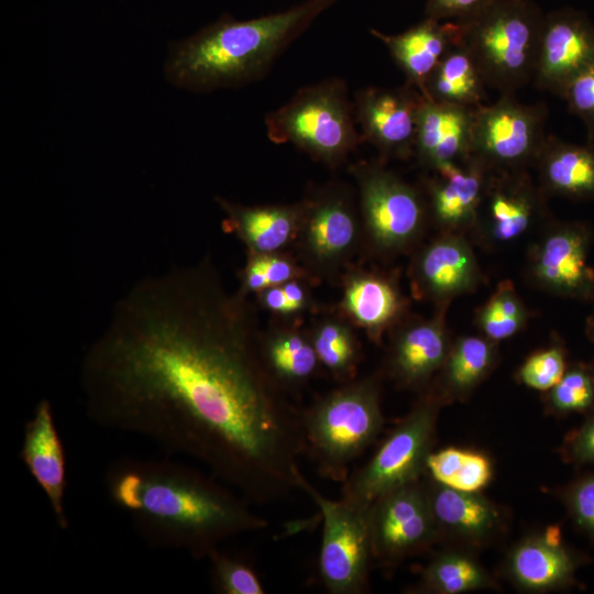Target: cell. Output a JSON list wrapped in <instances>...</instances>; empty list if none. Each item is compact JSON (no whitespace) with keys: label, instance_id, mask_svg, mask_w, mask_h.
Returning <instances> with one entry per match:
<instances>
[{"label":"cell","instance_id":"cell-37","mask_svg":"<svg viewBox=\"0 0 594 594\" xmlns=\"http://www.w3.org/2000/svg\"><path fill=\"white\" fill-rule=\"evenodd\" d=\"M571 113L580 117L587 129H594V61L576 73L559 95Z\"/></svg>","mask_w":594,"mask_h":594},{"label":"cell","instance_id":"cell-44","mask_svg":"<svg viewBox=\"0 0 594 594\" xmlns=\"http://www.w3.org/2000/svg\"><path fill=\"white\" fill-rule=\"evenodd\" d=\"M260 305L275 315L290 316V308L282 285L268 286L257 294Z\"/></svg>","mask_w":594,"mask_h":594},{"label":"cell","instance_id":"cell-12","mask_svg":"<svg viewBox=\"0 0 594 594\" xmlns=\"http://www.w3.org/2000/svg\"><path fill=\"white\" fill-rule=\"evenodd\" d=\"M369 520L373 560L383 565L420 553L439 539L420 480L378 497Z\"/></svg>","mask_w":594,"mask_h":594},{"label":"cell","instance_id":"cell-16","mask_svg":"<svg viewBox=\"0 0 594 594\" xmlns=\"http://www.w3.org/2000/svg\"><path fill=\"white\" fill-rule=\"evenodd\" d=\"M19 457L44 493L58 528L68 529L66 453L50 399H40L26 420Z\"/></svg>","mask_w":594,"mask_h":594},{"label":"cell","instance_id":"cell-13","mask_svg":"<svg viewBox=\"0 0 594 594\" xmlns=\"http://www.w3.org/2000/svg\"><path fill=\"white\" fill-rule=\"evenodd\" d=\"M424 96L413 86L364 87L353 95L356 125L362 142L387 158L407 160L415 155L417 116Z\"/></svg>","mask_w":594,"mask_h":594},{"label":"cell","instance_id":"cell-24","mask_svg":"<svg viewBox=\"0 0 594 594\" xmlns=\"http://www.w3.org/2000/svg\"><path fill=\"white\" fill-rule=\"evenodd\" d=\"M224 212L223 228L234 233L248 254L278 253L296 239L300 205L248 206L217 197Z\"/></svg>","mask_w":594,"mask_h":594},{"label":"cell","instance_id":"cell-46","mask_svg":"<svg viewBox=\"0 0 594 594\" xmlns=\"http://www.w3.org/2000/svg\"><path fill=\"white\" fill-rule=\"evenodd\" d=\"M588 135V146H591L594 150V129L587 133Z\"/></svg>","mask_w":594,"mask_h":594},{"label":"cell","instance_id":"cell-28","mask_svg":"<svg viewBox=\"0 0 594 594\" xmlns=\"http://www.w3.org/2000/svg\"><path fill=\"white\" fill-rule=\"evenodd\" d=\"M261 349L270 373L283 388L306 383L320 364L310 334L296 327L261 336Z\"/></svg>","mask_w":594,"mask_h":594},{"label":"cell","instance_id":"cell-1","mask_svg":"<svg viewBox=\"0 0 594 594\" xmlns=\"http://www.w3.org/2000/svg\"><path fill=\"white\" fill-rule=\"evenodd\" d=\"M246 297L207 255L139 279L85 350L79 386L99 426L193 458L265 505L299 490L305 439Z\"/></svg>","mask_w":594,"mask_h":594},{"label":"cell","instance_id":"cell-17","mask_svg":"<svg viewBox=\"0 0 594 594\" xmlns=\"http://www.w3.org/2000/svg\"><path fill=\"white\" fill-rule=\"evenodd\" d=\"M543 189L525 170L493 173L480 207L479 219L496 242H509L522 233L544 210Z\"/></svg>","mask_w":594,"mask_h":594},{"label":"cell","instance_id":"cell-36","mask_svg":"<svg viewBox=\"0 0 594 594\" xmlns=\"http://www.w3.org/2000/svg\"><path fill=\"white\" fill-rule=\"evenodd\" d=\"M566 367L565 351L554 345L530 355L521 365L518 376L531 388L549 391L559 383Z\"/></svg>","mask_w":594,"mask_h":594},{"label":"cell","instance_id":"cell-39","mask_svg":"<svg viewBox=\"0 0 594 594\" xmlns=\"http://www.w3.org/2000/svg\"><path fill=\"white\" fill-rule=\"evenodd\" d=\"M562 458L572 464H594V413L571 430L562 444Z\"/></svg>","mask_w":594,"mask_h":594},{"label":"cell","instance_id":"cell-6","mask_svg":"<svg viewBox=\"0 0 594 594\" xmlns=\"http://www.w3.org/2000/svg\"><path fill=\"white\" fill-rule=\"evenodd\" d=\"M267 139L290 144L330 168L341 166L362 142L353 99L340 77L299 88L264 118Z\"/></svg>","mask_w":594,"mask_h":594},{"label":"cell","instance_id":"cell-18","mask_svg":"<svg viewBox=\"0 0 594 594\" xmlns=\"http://www.w3.org/2000/svg\"><path fill=\"white\" fill-rule=\"evenodd\" d=\"M426 180L428 211L447 229L474 223L493 173L474 158L447 163L430 169Z\"/></svg>","mask_w":594,"mask_h":594},{"label":"cell","instance_id":"cell-41","mask_svg":"<svg viewBox=\"0 0 594 594\" xmlns=\"http://www.w3.org/2000/svg\"><path fill=\"white\" fill-rule=\"evenodd\" d=\"M525 321L510 319L497 311L488 302L483 307L479 323L491 341L503 340L515 334Z\"/></svg>","mask_w":594,"mask_h":594},{"label":"cell","instance_id":"cell-43","mask_svg":"<svg viewBox=\"0 0 594 594\" xmlns=\"http://www.w3.org/2000/svg\"><path fill=\"white\" fill-rule=\"evenodd\" d=\"M300 278H294L282 284L292 315L305 311L312 302L310 292Z\"/></svg>","mask_w":594,"mask_h":594},{"label":"cell","instance_id":"cell-14","mask_svg":"<svg viewBox=\"0 0 594 594\" xmlns=\"http://www.w3.org/2000/svg\"><path fill=\"white\" fill-rule=\"evenodd\" d=\"M591 230L581 222L554 226L536 245L529 271L535 283L552 294L594 299V268L588 263Z\"/></svg>","mask_w":594,"mask_h":594},{"label":"cell","instance_id":"cell-19","mask_svg":"<svg viewBox=\"0 0 594 594\" xmlns=\"http://www.w3.org/2000/svg\"><path fill=\"white\" fill-rule=\"evenodd\" d=\"M422 483L439 538L482 544L501 531L499 510L479 492L455 490L432 479Z\"/></svg>","mask_w":594,"mask_h":594},{"label":"cell","instance_id":"cell-15","mask_svg":"<svg viewBox=\"0 0 594 594\" xmlns=\"http://www.w3.org/2000/svg\"><path fill=\"white\" fill-rule=\"evenodd\" d=\"M594 61V25L582 12L564 8L544 13L532 82L560 95L565 84Z\"/></svg>","mask_w":594,"mask_h":594},{"label":"cell","instance_id":"cell-9","mask_svg":"<svg viewBox=\"0 0 594 594\" xmlns=\"http://www.w3.org/2000/svg\"><path fill=\"white\" fill-rule=\"evenodd\" d=\"M547 107L501 95L474 109L469 156L491 173L525 170L535 165L546 141Z\"/></svg>","mask_w":594,"mask_h":594},{"label":"cell","instance_id":"cell-42","mask_svg":"<svg viewBox=\"0 0 594 594\" xmlns=\"http://www.w3.org/2000/svg\"><path fill=\"white\" fill-rule=\"evenodd\" d=\"M265 272L270 286L282 285L304 276V272L289 257L278 254H256Z\"/></svg>","mask_w":594,"mask_h":594},{"label":"cell","instance_id":"cell-27","mask_svg":"<svg viewBox=\"0 0 594 594\" xmlns=\"http://www.w3.org/2000/svg\"><path fill=\"white\" fill-rule=\"evenodd\" d=\"M543 191L584 200L594 198V150L547 135L536 160Z\"/></svg>","mask_w":594,"mask_h":594},{"label":"cell","instance_id":"cell-23","mask_svg":"<svg viewBox=\"0 0 594 594\" xmlns=\"http://www.w3.org/2000/svg\"><path fill=\"white\" fill-rule=\"evenodd\" d=\"M579 563L563 546L560 528L550 527L519 542L509 553L507 570L518 586L543 592L571 584Z\"/></svg>","mask_w":594,"mask_h":594},{"label":"cell","instance_id":"cell-35","mask_svg":"<svg viewBox=\"0 0 594 594\" xmlns=\"http://www.w3.org/2000/svg\"><path fill=\"white\" fill-rule=\"evenodd\" d=\"M210 561L211 580L215 590L222 594H263L264 586L256 572L245 561L213 550Z\"/></svg>","mask_w":594,"mask_h":594},{"label":"cell","instance_id":"cell-40","mask_svg":"<svg viewBox=\"0 0 594 594\" xmlns=\"http://www.w3.org/2000/svg\"><path fill=\"white\" fill-rule=\"evenodd\" d=\"M491 0H427L425 16L437 21H461L475 14Z\"/></svg>","mask_w":594,"mask_h":594},{"label":"cell","instance_id":"cell-25","mask_svg":"<svg viewBox=\"0 0 594 594\" xmlns=\"http://www.w3.org/2000/svg\"><path fill=\"white\" fill-rule=\"evenodd\" d=\"M388 50L391 56L406 77V84L415 87L424 97L433 70L454 44L453 22L426 18L406 31L388 35L370 30Z\"/></svg>","mask_w":594,"mask_h":594},{"label":"cell","instance_id":"cell-5","mask_svg":"<svg viewBox=\"0 0 594 594\" xmlns=\"http://www.w3.org/2000/svg\"><path fill=\"white\" fill-rule=\"evenodd\" d=\"M384 425L376 375L343 383L301 413L305 452L321 476L344 482Z\"/></svg>","mask_w":594,"mask_h":594},{"label":"cell","instance_id":"cell-38","mask_svg":"<svg viewBox=\"0 0 594 594\" xmlns=\"http://www.w3.org/2000/svg\"><path fill=\"white\" fill-rule=\"evenodd\" d=\"M563 497L571 519L594 543V474L574 481Z\"/></svg>","mask_w":594,"mask_h":594},{"label":"cell","instance_id":"cell-26","mask_svg":"<svg viewBox=\"0 0 594 594\" xmlns=\"http://www.w3.org/2000/svg\"><path fill=\"white\" fill-rule=\"evenodd\" d=\"M342 309L374 342L395 323L404 301L392 280L375 273L353 272L344 282Z\"/></svg>","mask_w":594,"mask_h":594},{"label":"cell","instance_id":"cell-32","mask_svg":"<svg viewBox=\"0 0 594 594\" xmlns=\"http://www.w3.org/2000/svg\"><path fill=\"white\" fill-rule=\"evenodd\" d=\"M427 471L433 481L464 492H480L493 476V466L486 455L459 448L431 452Z\"/></svg>","mask_w":594,"mask_h":594},{"label":"cell","instance_id":"cell-8","mask_svg":"<svg viewBox=\"0 0 594 594\" xmlns=\"http://www.w3.org/2000/svg\"><path fill=\"white\" fill-rule=\"evenodd\" d=\"M359 193L364 232L383 253L400 251L421 233L428 211L422 194L385 168L383 161H361L351 166Z\"/></svg>","mask_w":594,"mask_h":594},{"label":"cell","instance_id":"cell-30","mask_svg":"<svg viewBox=\"0 0 594 594\" xmlns=\"http://www.w3.org/2000/svg\"><path fill=\"white\" fill-rule=\"evenodd\" d=\"M494 361L495 349L490 339H459L450 348L435 393L443 403L466 396L491 372Z\"/></svg>","mask_w":594,"mask_h":594},{"label":"cell","instance_id":"cell-22","mask_svg":"<svg viewBox=\"0 0 594 594\" xmlns=\"http://www.w3.org/2000/svg\"><path fill=\"white\" fill-rule=\"evenodd\" d=\"M450 344L441 317L402 327L388 354V371L403 387L420 388L442 369Z\"/></svg>","mask_w":594,"mask_h":594},{"label":"cell","instance_id":"cell-21","mask_svg":"<svg viewBox=\"0 0 594 594\" xmlns=\"http://www.w3.org/2000/svg\"><path fill=\"white\" fill-rule=\"evenodd\" d=\"M475 108L424 98L417 116L415 156L428 170L469 156Z\"/></svg>","mask_w":594,"mask_h":594},{"label":"cell","instance_id":"cell-3","mask_svg":"<svg viewBox=\"0 0 594 594\" xmlns=\"http://www.w3.org/2000/svg\"><path fill=\"white\" fill-rule=\"evenodd\" d=\"M338 0H305L249 20L223 14L170 45L166 79L193 92L237 88L263 79L278 57Z\"/></svg>","mask_w":594,"mask_h":594},{"label":"cell","instance_id":"cell-10","mask_svg":"<svg viewBox=\"0 0 594 594\" xmlns=\"http://www.w3.org/2000/svg\"><path fill=\"white\" fill-rule=\"evenodd\" d=\"M299 490L307 493L322 517L319 574L331 594H360L369 582L373 560L369 510L343 497L330 499L317 491L305 476Z\"/></svg>","mask_w":594,"mask_h":594},{"label":"cell","instance_id":"cell-33","mask_svg":"<svg viewBox=\"0 0 594 594\" xmlns=\"http://www.w3.org/2000/svg\"><path fill=\"white\" fill-rule=\"evenodd\" d=\"M491 586L493 580L474 559L448 551L436 556L425 568L418 590L458 594Z\"/></svg>","mask_w":594,"mask_h":594},{"label":"cell","instance_id":"cell-45","mask_svg":"<svg viewBox=\"0 0 594 594\" xmlns=\"http://www.w3.org/2000/svg\"><path fill=\"white\" fill-rule=\"evenodd\" d=\"M586 334L594 342V315L588 317L586 321Z\"/></svg>","mask_w":594,"mask_h":594},{"label":"cell","instance_id":"cell-7","mask_svg":"<svg viewBox=\"0 0 594 594\" xmlns=\"http://www.w3.org/2000/svg\"><path fill=\"white\" fill-rule=\"evenodd\" d=\"M442 403L435 392L421 397L372 458L343 482L342 497L370 507L382 495L419 481L427 471Z\"/></svg>","mask_w":594,"mask_h":594},{"label":"cell","instance_id":"cell-2","mask_svg":"<svg viewBox=\"0 0 594 594\" xmlns=\"http://www.w3.org/2000/svg\"><path fill=\"white\" fill-rule=\"evenodd\" d=\"M110 502L150 546L207 559L223 541L268 521L213 474L169 459L122 458L106 473Z\"/></svg>","mask_w":594,"mask_h":594},{"label":"cell","instance_id":"cell-29","mask_svg":"<svg viewBox=\"0 0 594 594\" xmlns=\"http://www.w3.org/2000/svg\"><path fill=\"white\" fill-rule=\"evenodd\" d=\"M485 87L470 55L454 43L430 76L425 98L476 108L485 100Z\"/></svg>","mask_w":594,"mask_h":594},{"label":"cell","instance_id":"cell-34","mask_svg":"<svg viewBox=\"0 0 594 594\" xmlns=\"http://www.w3.org/2000/svg\"><path fill=\"white\" fill-rule=\"evenodd\" d=\"M547 406L561 416L594 413V364L576 362L568 366L559 383L549 389Z\"/></svg>","mask_w":594,"mask_h":594},{"label":"cell","instance_id":"cell-11","mask_svg":"<svg viewBox=\"0 0 594 594\" xmlns=\"http://www.w3.org/2000/svg\"><path fill=\"white\" fill-rule=\"evenodd\" d=\"M296 239L307 268L330 276L355 252L360 241V219L352 190L343 183L312 186L299 202Z\"/></svg>","mask_w":594,"mask_h":594},{"label":"cell","instance_id":"cell-31","mask_svg":"<svg viewBox=\"0 0 594 594\" xmlns=\"http://www.w3.org/2000/svg\"><path fill=\"white\" fill-rule=\"evenodd\" d=\"M309 334L319 363L342 383L354 380L360 345L351 327L331 316L319 320Z\"/></svg>","mask_w":594,"mask_h":594},{"label":"cell","instance_id":"cell-4","mask_svg":"<svg viewBox=\"0 0 594 594\" xmlns=\"http://www.w3.org/2000/svg\"><path fill=\"white\" fill-rule=\"evenodd\" d=\"M544 13L532 0H491L453 22L454 43L476 65L486 86L515 95L532 82Z\"/></svg>","mask_w":594,"mask_h":594},{"label":"cell","instance_id":"cell-20","mask_svg":"<svg viewBox=\"0 0 594 594\" xmlns=\"http://www.w3.org/2000/svg\"><path fill=\"white\" fill-rule=\"evenodd\" d=\"M477 278V264L470 245L454 235L442 237L426 246L413 268L418 294L439 302L469 292Z\"/></svg>","mask_w":594,"mask_h":594}]
</instances>
